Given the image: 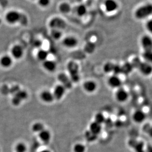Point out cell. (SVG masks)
Returning a JSON list of instances; mask_svg holds the SVG:
<instances>
[{"instance_id":"1","label":"cell","mask_w":152,"mask_h":152,"mask_svg":"<svg viewBox=\"0 0 152 152\" xmlns=\"http://www.w3.org/2000/svg\"><path fill=\"white\" fill-rule=\"evenodd\" d=\"M5 20L7 23L10 25L20 23L24 25H26L28 23V19L26 15L15 10L7 12L5 15Z\"/></svg>"},{"instance_id":"2","label":"cell","mask_w":152,"mask_h":152,"mask_svg":"<svg viewBox=\"0 0 152 152\" xmlns=\"http://www.w3.org/2000/svg\"><path fill=\"white\" fill-rule=\"evenodd\" d=\"M152 15V4H147L138 7L135 12V16L139 20L146 19Z\"/></svg>"},{"instance_id":"3","label":"cell","mask_w":152,"mask_h":152,"mask_svg":"<svg viewBox=\"0 0 152 152\" xmlns=\"http://www.w3.org/2000/svg\"><path fill=\"white\" fill-rule=\"evenodd\" d=\"M67 70L70 75V78L72 82L77 83L80 79L78 65L74 61L69 62L67 65Z\"/></svg>"},{"instance_id":"4","label":"cell","mask_w":152,"mask_h":152,"mask_svg":"<svg viewBox=\"0 0 152 152\" xmlns=\"http://www.w3.org/2000/svg\"><path fill=\"white\" fill-rule=\"evenodd\" d=\"M135 67L137 68L141 73L144 76H148L152 74V65L145 61L135 60Z\"/></svg>"},{"instance_id":"5","label":"cell","mask_w":152,"mask_h":152,"mask_svg":"<svg viewBox=\"0 0 152 152\" xmlns=\"http://www.w3.org/2000/svg\"><path fill=\"white\" fill-rule=\"evenodd\" d=\"M49 26L52 29L61 30L66 27V23L64 20L57 17L51 19L49 23Z\"/></svg>"},{"instance_id":"6","label":"cell","mask_w":152,"mask_h":152,"mask_svg":"<svg viewBox=\"0 0 152 152\" xmlns=\"http://www.w3.org/2000/svg\"><path fill=\"white\" fill-rule=\"evenodd\" d=\"M27 97L28 94L26 91L20 89L18 93L13 95V97L12 99V103L14 105L17 106L19 105L22 101L27 99Z\"/></svg>"},{"instance_id":"7","label":"cell","mask_w":152,"mask_h":152,"mask_svg":"<svg viewBox=\"0 0 152 152\" xmlns=\"http://www.w3.org/2000/svg\"><path fill=\"white\" fill-rule=\"evenodd\" d=\"M115 97L117 101L119 102H125L129 98V94L126 89L120 88L118 89L115 92Z\"/></svg>"},{"instance_id":"8","label":"cell","mask_w":152,"mask_h":152,"mask_svg":"<svg viewBox=\"0 0 152 152\" xmlns=\"http://www.w3.org/2000/svg\"><path fill=\"white\" fill-rule=\"evenodd\" d=\"M129 145L135 152H145V145L142 141L132 139L129 141Z\"/></svg>"},{"instance_id":"9","label":"cell","mask_w":152,"mask_h":152,"mask_svg":"<svg viewBox=\"0 0 152 152\" xmlns=\"http://www.w3.org/2000/svg\"><path fill=\"white\" fill-rule=\"evenodd\" d=\"M59 81L66 89H70L72 87V82L70 78L65 74L60 73L58 76Z\"/></svg>"},{"instance_id":"10","label":"cell","mask_w":152,"mask_h":152,"mask_svg":"<svg viewBox=\"0 0 152 152\" xmlns=\"http://www.w3.org/2000/svg\"><path fill=\"white\" fill-rule=\"evenodd\" d=\"M141 45L144 51L152 50V39L148 35H144L141 39Z\"/></svg>"},{"instance_id":"11","label":"cell","mask_w":152,"mask_h":152,"mask_svg":"<svg viewBox=\"0 0 152 152\" xmlns=\"http://www.w3.org/2000/svg\"><path fill=\"white\" fill-rule=\"evenodd\" d=\"M104 7L107 12L111 13L117 10L118 5L115 0H106L104 3Z\"/></svg>"},{"instance_id":"12","label":"cell","mask_w":152,"mask_h":152,"mask_svg":"<svg viewBox=\"0 0 152 152\" xmlns=\"http://www.w3.org/2000/svg\"><path fill=\"white\" fill-rule=\"evenodd\" d=\"M108 83L111 88H119L121 87L122 82L118 76L113 75L109 78Z\"/></svg>"},{"instance_id":"13","label":"cell","mask_w":152,"mask_h":152,"mask_svg":"<svg viewBox=\"0 0 152 152\" xmlns=\"http://www.w3.org/2000/svg\"><path fill=\"white\" fill-rule=\"evenodd\" d=\"M63 45L68 48H73L77 45L78 41L75 37L68 36L63 39L62 42Z\"/></svg>"},{"instance_id":"14","label":"cell","mask_w":152,"mask_h":152,"mask_svg":"<svg viewBox=\"0 0 152 152\" xmlns=\"http://www.w3.org/2000/svg\"><path fill=\"white\" fill-rule=\"evenodd\" d=\"M146 118V115L144 112L142 110H136L133 113L132 118L134 121L137 124L143 123Z\"/></svg>"},{"instance_id":"15","label":"cell","mask_w":152,"mask_h":152,"mask_svg":"<svg viewBox=\"0 0 152 152\" xmlns=\"http://www.w3.org/2000/svg\"><path fill=\"white\" fill-rule=\"evenodd\" d=\"M11 53L14 58L19 59L23 55V49L20 45H14L11 50Z\"/></svg>"},{"instance_id":"16","label":"cell","mask_w":152,"mask_h":152,"mask_svg":"<svg viewBox=\"0 0 152 152\" xmlns=\"http://www.w3.org/2000/svg\"><path fill=\"white\" fill-rule=\"evenodd\" d=\"M66 88L61 85H57L54 88L53 91V96L54 99L60 100L62 98L63 95H64Z\"/></svg>"},{"instance_id":"17","label":"cell","mask_w":152,"mask_h":152,"mask_svg":"<svg viewBox=\"0 0 152 152\" xmlns=\"http://www.w3.org/2000/svg\"><path fill=\"white\" fill-rule=\"evenodd\" d=\"M83 88L87 92L92 93L96 89V83L92 80H88L83 84Z\"/></svg>"},{"instance_id":"18","label":"cell","mask_w":152,"mask_h":152,"mask_svg":"<svg viewBox=\"0 0 152 152\" xmlns=\"http://www.w3.org/2000/svg\"><path fill=\"white\" fill-rule=\"evenodd\" d=\"M41 98L42 101L46 103L52 102L54 99L53 94L48 91H42L41 94Z\"/></svg>"},{"instance_id":"19","label":"cell","mask_w":152,"mask_h":152,"mask_svg":"<svg viewBox=\"0 0 152 152\" xmlns=\"http://www.w3.org/2000/svg\"><path fill=\"white\" fill-rule=\"evenodd\" d=\"M39 136L41 140L45 143H48L51 138V134L50 132L45 129L39 133Z\"/></svg>"},{"instance_id":"20","label":"cell","mask_w":152,"mask_h":152,"mask_svg":"<svg viewBox=\"0 0 152 152\" xmlns=\"http://www.w3.org/2000/svg\"><path fill=\"white\" fill-rule=\"evenodd\" d=\"M43 67L46 70L49 72H53L56 70V64L53 60H46L44 61L42 64Z\"/></svg>"},{"instance_id":"21","label":"cell","mask_w":152,"mask_h":152,"mask_svg":"<svg viewBox=\"0 0 152 152\" xmlns=\"http://www.w3.org/2000/svg\"><path fill=\"white\" fill-rule=\"evenodd\" d=\"M101 130H102L101 124H99L95 121H94L91 123L89 126V130L96 135H98L101 132Z\"/></svg>"},{"instance_id":"22","label":"cell","mask_w":152,"mask_h":152,"mask_svg":"<svg viewBox=\"0 0 152 152\" xmlns=\"http://www.w3.org/2000/svg\"><path fill=\"white\" fill-rule=\"evenodd\" d=\"M12 60L10 56H3L0 59V64L3 67H10L12 65Z\"/></svg>"},{"instance_id":"23","label":"cell","mask_w":152,"mask_h":152,"mask_svg":"<svg viewBox=\"0 0 152 152\" xmlns=\"http://www.w3.org/2000/svg\"><path fill=\"white\" fill-rule=\"evenodd\" d=\"M71 10V6L67 3H62L59 5V10L63 14H67L70 12Z\"/></svg>"},{"instance_id":"24","label":"cell","mask_w":152,"mask_h":152,"mask_svg":"<svg viewBox=\"0 0 152 152\" xmlns=\"http://www.w3.org/2000/svg\"><path fill=\"white\" fill-rule=\"evenodd\" d=\"M142 56L144 61L152 65V50L144 51Z\"/></svg>"},{"instance_id":"25","label":"cell","mask_w":152,"mask_h":152,"mask_svg":"<svg viewBox=\"0 0 152 152\" xmlns=\"http://www.w3.org/2000/svg\"><path fill=\"white\" fill-rule=\"evenodd\" d=\"M76 12L77 13V15L80 17L85 16L87 12V9L86 7L84 4H80L77 7Z\"/></svg>"},{"instance_id":"26","label":"cell","mask_w":152,"mask_h":152,"mask_svg":"<svg viewBox=\"0 0 152 152\" xmlns=\"http://www.w3.org/2000/svg\"><path fill=\"white\" fill-rule=\"evenodd\" d=\"M48 52L45 50H39L37 54V58L38 59L41 61H42L47 60V58L48 57Z\"/></svg>"},{"instance_id":"27","label":"cell","mask_w":152,"mask_h":152,"mask_svg":"<svg viewBox=\"0 0 152 152\" xmlns=\"http://www.w3.org/2000/svg\"><path fill=\"white\" fill-rule=\"evenodd\" d=\"M85 137L86 138V140L88 142H93L96 140L98 135L94 134L92 133L90 130H88L85 133Z\"/></svg>"},{"instance_id":"28","label":"cell","mask_w":152,"mask_h":152,"mask_svg":"<svg viewBox=\"0 0 152 152\" xmlns=\"http://www.w3.org/2000/svg\"><path fill=\"white\" fill-rule=\"evenodd\" d=\"M105 117H104V115L101 113H98L96 114L95 116V121L99 124H102L103 123L105 122Z\"/></svg>"},{"instance_id":"29","label":"cell","mask_w":152,"mask_h":152,"mask_svg":"<svg viewBox=\"0 0 152 152\" xmlns=\"http://www.w3.org/2000/svg\"><path fill=\"white\" fill-rule=\"evenodd\" d=\"M50 34L52 38L56 40L59 39L62 36V32L59 30L52 29Z\"/></svg>"},{"instance_id":"30","label":"cell","mask_w":152,"mask_h":152,"mask_svg":"<svg viewBox=\"0 0 152 152\" xmlns=\"http://www.w3.org/2000/svg\"><path fill=\"white\" fill-rule=\"evenodd\" d=\"M45 129L44 126L42 123H36L32 126V130L35 132H40Z\"/></svg>"},{"instance_id":"31","label":"cell","mask_w":152,"mask_h":152,"mask_svg":"<svg viewBox=\"0 0 152 152\" xmlns=\"http://www.w3.org/2000/svg\"><path fill=\"white\" fill-rule=\"evenodd\" d=\"M95 45L92 42H88L85 45V50L88 53H92L95 50Z\"/></svg>"},{"instance_id":"32","label":"cell","mask_w":152,"mask_h":152,"mask_svg":"<svg viewBox=\"0 0 152 152\" xmlns=\"http://www.w3.org/2000/svg\"><path fill=\"white\" fill-rule=\"evenodd\" d=\"M114 66H115V65L113 63L108 62L104 65V67H103L104 72L107 73H109L113 72Z\"/></svg>"},{"instance_id":"33","label":"cell","mask_w":152,"mask_h":152,"mask_svg":"<svg viewBox=\"0 0 152 152\" xmlns=\"http://www.w3.org/2000/svg\"><path fill=\"white\" fill-rule=\"evenodd\" d=\"M132 66H133L132 65L129 64V63L124 64V66L121 67V73L123 72V73H125L126 74L129 73L130 71H132Z\"/></svg>"},{"instance_id":"34","label":"cell","mask_w":152,"mask_h":152,"mask_svg":"<svg viewBox=\"0 0 152 152\" xmlns=\"http://www.w3.org/2000/svg\"><path fill=\"white\" fill-rule=\"evenodd\" d=\"M26 145L22 143L18 144L15 147V152H26Z\"/></svg>"},{"instance_id":"35","label":"cell","mask_w":152,"mask_h":152,"mask_svg":"<svg viewBox=\"0 0 152 152\" xmlns=\"http://www.w3.org/2000/svg\"><path fill=\"white\" fill-rule=\"evenodd\" d=\"M73 150L74 152H85L86 147L82 144H77L74 147Z\"/></svg>"},{"instance_id":"36","label":"cell","mask_w":152,"mask_h":152,"mask_svg":"<svg viewBox=\"0 0 152 152\" xmlns=\"http://www.w3.org/2000/svg\"><path fill=\"white\" fill-rule=\"evenodd\" d=\"M38 3L41 7L45 8L50 5V0H38Z\"/></svg>"},{"instance_id":"37","label":"cell","mask_w":152,"mask_h":152,"mask_svg":"<svg viewBox=\"0 0 152 152\" xmlns=\"http://www.w3.org/2000/svg\"><path fill=\"white\" fill-rule=\"evenodd\" d=\"M20 90V88L18 86H14L11 88H10V93L15 95Z\"/></svg>"},{"instance_id":"38","label":"cell","mask_w":152,"mask_h":152,"mask_svg":"<svg viewBox=\"0 0 152 152\" xmlns=\"http://www.w3.org/2000/svg\"><path fill=\"white\" fill-rule=\"evenodd\" d=\"M147 29L150 33L152 34V19L148 20L146 24Z\"/></svg>"},{"instance_id":"39","label":"cell","mask_w":152,"mask_h":152,"mask_svg":"<svg viewBox=\"0 0 152 152\" xmlns=\"http://www.w3.org/2000/svg\"><path fill=\"white\" fill-rule=\"evenodd\" d=\"M146 129L147 133H148L150 137L152 138V125L151 126L147 125Z\"/></svg>"},{"instance_id":"40","label":"cell","mask_w":152,"mask_h":152,"mask_svg":"<svg viewBox=\"0 0 152 152\" xmlns=\"http://www.w3.org/2000/svg\"><path fill=\"white\" fill-rule=\"evenodd\" d=\"M42 45V41L39 40H37L35 41L34 42V45L36 48H39Z\"/></svg>"},{"instance_id":"41","label":"cell","mask_w":152,"mask_h":152,"mask_svg":"<svg viewBox=\"0 0 152 152\" xmlns=\"http://www.w3.org/2000/svg\"><path fill=\"white\" fill-rule=\"evenodd\" d=\"M145 152H152V145H147L146 147Z\"/></svg>"},{"instance_id":"42","label":"cell","mask_w":152,"mask_h":152,"mask_svg":"<svg viewBox=\"0 0 152 152\" xmlns=\"http://www.w3.org/2000/svg\"><path fill=\"white\" fill-rule=\"evenodd\" d=\"M39 152H50V151H49L48 150H44L42 151H40Z\"/></svg>"},{"instance_id":"43","label":"cell","mask_w":152,"mask_h":152,"mask_svg":"<svg viewBox=\"0 0 152 152\" xmlns=\"http://www.w3.org/2000/svg\"><path fill=\"white\" fill-rule=\"evenodd\" d=\"M32 1H34V0H32Z\"/></svg>"}]
</instances>
